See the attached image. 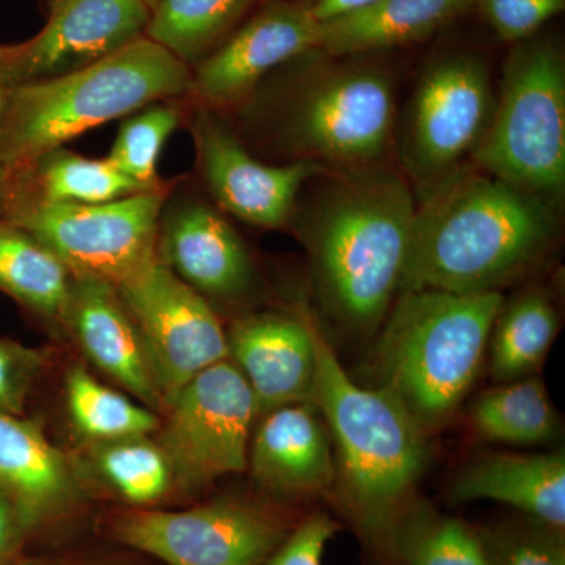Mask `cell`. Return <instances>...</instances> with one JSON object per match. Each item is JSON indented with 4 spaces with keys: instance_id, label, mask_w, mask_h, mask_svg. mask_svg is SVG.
<instances>
[{
    "instance_id": "obj_17",
    "label": "cell",
    "mask_w": 565,
    "mask_h": 565,
    "mask_svg": "<svg viewBox=\"0 0 565 565\" xmlns=\"http://www.w3.org/2000/svg\"><path fill=\"white\" fill-rule=\"evenodd\" d=\"M228 353L250 385L258 415L315 399L318 355L308 313L262 311L234 321Z\"/></svg>"
},
{
    "instance_id": "obj_12",
    "label": "cell",
    "mask_w": 565,
    "mask_h": 565,
    "mask_svg": "<svg viewBox=\"0 0 565 565\" xmlns=\"http://www.w3.org/2000/svg\"><path fill=\"white\" fill-rule=\"evenodd\" d=\"M115 288L137 323L163 404L228 359V337L212 305L158 258Z\"/></svg>"
},
{
    "instance_id": "obj_27",
    "label": "cell",
    "mask_w": 565,
    "mask_h": 565,
    "mask_svg": "<svg viewBox=\"0 0 565 565\" xmlns=\"http://www.w3.org/2000/svg\"><path fill=\"white\" fill-rule=\"evenodd\" d=\"M385 546L407 565H492L473 527L419 505L405 509Z\"/></svg>"
},
{
    "instance_id": "obj_16",
    "label": "cell",
    "mask_w": 565,
    "mask_h": 565,
    "mask_svg": "<svg viewBox=\"0 0 565 565\" xmlns=\"http://www.w3.org/2000/svg\"><path fill=\"white\" fill-rule=\"evenodd\" d=\"M156 258L206 300L239 302L258 285L250 252L228 215L182 180L163 204Z\"/></svg>"
},
{
    "instance_id": "obj_30",
    "label": "cell",
    "mask_w": 565,
    "mask_h": 565,
    "mask_svg": "<svg viewBox=\"0 0 565 565\" xmlns=\"http://www.w3.org/2000/svg\"><path fill=\"white\" fill-rule=\"evenodd\" d=\"M191 104L185 98L150 104L121 122L107 159L145 191H161L173 181L159 177V156L166 141L188 122Z\"/></svg>"
},
{
    "instance_id": "obj_32",
    "label": "cell",
    "mask_w": 565,
    "mask_h": 565,
    "mask_svg": "<svg viewBox=\"0 0 565 565\" xmlns=\"http://www.w3.org/2000/svg\"><path fill=\"white\" fill-rule=\"evenodd\" d=\"M564 10L565 0H475L473 6L494 36L509 46L537 35Z\"/></svg>"
},
{
    "instance_id": "obj_14",
    "label": "cell",
    "mask_w": 565,
    "mask_h": 565,
    "mask_svg": "<svg viewBox=\"0 0 565 565\" xmlns=\"http://www.w3.org/2000/svg\"><path fill=\"white\" fill-rule=\"evenodd\" d=\"M150 13L141 0H51L33 39L0 44V81L11 87L87 68L145 36Z\"/></svg>"
},
{
    "instance_id": "obj_39",
    "label": "cell",
    "mask_w": 565,
    "mask_h": 565,
    "mask_svg": "<svg viewBox=\"0 0 565 565\" xmlns=\"http://www.w3.org/2000/svg\"><path fill=\"white\" fill-rule=\"evenodd\" d=\"M141 2L147 3L148 9H152V6H154L156 0H141Z\"/></svg>"
},
{
    "instance_id": "obj_15",
    "label": "cell",
    "mask_w": 565,
    "mask_h": 565,
    "mask_svg": "<svg viewBox=\"0 0 565 565\" xmlns=\"http://www.w3.org/2000/svg\"><path fill=\"white\" fill-rule=\"evenodd\" d=\"M315 0H266L217 51L192 68V106L228 111L278 66L319 47Z\"/></svg>"
},
{
    "instance_id": "obj_33",
    "label": "cell",
    "mask_w": 565,
    "mask_h": 565,
    "mask_svg": "<svg viewBox=\"0 0 565 565\" xmlns=\"http://www.w3.org/2000/svg\"><path fill=\"white\" fill-rule=\"evenodd\" d=\"M43 366V353L0 338V412L24 416L29 394Z\"/></svg>"
},
{
    "instance_id": "obj_37",
    "label": "cell",
    "mask_w": 565,
    "mask_h": 565,
    "mask_svg": "<svg viewBox=\"0 0 565 565\" xmlns=\"http://www.w3.org/2000/svg\"><path fill=\"white\" fill-rule=\"evenodd\" d=\"M367 2L373 0H315V17L318 21H327L345 11L359 9Z\"/></svg>"
},
{
    "instance_id": "obj_7",
    "label": "cell",
    "mask_w": 565,
    "mask_h": 565,
    "mask_svg": "<svg viewBox=\"0 0 565 565\" xmlns=\"http://www.w3.org/2000/svg\"><path fill=\"white\" fill-rule=\"evenodd\" d=\"M473 167L563 211L565 52L556 36L539 32L512 44Z\"/></svg>"
},
{
    "instance_id": "obj_18",
    "label": "cell",
    "mask_w": 565,
    "mask_h": 565,
    "mask_svg": "<svg viewBox=\"0 0 565 565\" xmlns=\"http://www.w3.org/2000/svg\"><path fill=\"white\" fill-rule=\"evenodd\" d=\"M99 370L148 407L159 408L162 394L152 375L139 329L110 282L74 277L63 321Z\"/></svg>"
},
{
    "instance_id": "obj_26",
    "label": "cell",
    "mask_w": 565,
    "mask_h": 565,
    "mask_svg": "<svg viewBox=\"0 0 565 565\" xmlns=\"http://www.w3.org/2000/svg\"><path fill=\"white\" fill-rule=\"evenodd\" d=\"M74 275L28 232L0 218V291L33 313L63 321Z\"/></svg>"
},
{
    "instance_id": "obj_35",
    "label": "cell",
    "mask_w": 565,
    "mask_h": 565,
    "mask_svg": "<svg viewBox=\"0 0 565 565\" xmlns=\"http://www.w3.org/2000/svg\"><path fill=\"white\" fill-rule=\"evenodd\" d=\"M340 530L327 514H316L289 533L266 565H322L326 546Z\"/></svg>"
},
{
    "instance_id": "obj_31",
    "label": "cell",
    "mask_w": 565,
    "mask_h": 565,
    "mask_svg": "<svg viewBox=\"0 0 565 565\" xmlns=\"http://www.w3.org/2000/svg\"><path fill=\"white\" fill-rule=\"evenodd\" d=\"M95 463L107 484L132 504H152L174 484L172 467L161 445L147 437L96 445Z\"/></svg>"
},
{
    "instance_id": "obj_38",
    "label": "cell",
    "mask_w": 565,
    "mask_h": 565,
    "mask_svg": "<svg viewBox=\"0 0 565 565\" xmlns=\"http://www.w3.org/2000/svg\"><path fill=\"white\" fill-rule=\"evenodd\" d=\"M7 85L0 81V120H2L3 102H6ZM3 204H6V177H3L2 163H0V217H2Z\"/></svg>"
},
{
    "instance_id": "obj_9",
    "label": "cell",
    "mask_w": 565,
    "mask_h": 565,
    "mask_svg": "<svg viewBox=\"0 0 565 565\" xmlns=\"http://www.w3.org/2000/svg\"><path fill=\"white\" fill-rule=\"evenodd\" d=\"M174 182L103 204L10 203L0 218L46 245L74 277L117 286L154 262L159 218Z\"/></svg>"
},
{
    "instance_id": "obj_1",
    "label": "cell",
    "mask_w": 565,
    "mask_h": 565,
    "mask_svg": "<svg viewBox=\"0 0 565 565\" xmlns=\"http://www.w3.org/2000/svg\"><path fill=\"white\" fill-rule=\"evenodd\" d=\"M399 107V76L385 54L332 55L315 47L221 114L264 162L349 170L394 163Z\"/></svg>"
},
{
    "instance_id": "obj_3",
    "label": "cell",
    "mask_w": 565,
    "mask_h": 565,
    "mask_svg": "<svg viewBox=\"0 0 565 565\" xmlns=\"http://www.w3.org/2000/svg\"><path fill=\"white\" fill-rule=\"evenodd\" d=\"M563 211L481 170H465L416 204L399 292H501L546 262Z\"/></svg>"
},
{
    "instance_id": "obj_8",
    "label": "cell",
    "mask_w": 565,
    "mask_h": 565,
    "mask_svg": "<svg viewBox=\"0 0 565 565\" xmlns=\"http://www.w3.org/2000/svg\"><path fill=\"white\" fill-rule=\"evenodd\" d=\"M497 88L484 55L440 52L426 63L397 114L393 162L426 202L465 170L492 122Z\"/></svg>"
},
{
    "instance_id": "obj_2",
    "label": "cell",
    "mask_w": 565,
    "mask_h": 565,
    "mask_svg": "<svg viewBox=\"0 0 565 565\" xmlns=\"http://www.w3.org/2000/svg\"><path fill=\"white\" fill-rule=\"evenodd\" d=\"M415 215V193L394 163L322 169L305 182L288 228L307 248L319 303L344 329H381L399 294Z\"/></svg>"
},
{
    "instance_id": "obj_36",
    "label": "cell",
    "mask_w": 565,
    "mask_h": 565,
    "mask_svg": "<svg viewBox=\"0 0 565 565\" xmlns=\"http://www.w3.org/2000/svg\"><path fill=\"white\" fill-rule=\"evenodd\" d=\"M29 531L20 508L0 487V565H10Z\"/></svg>"
},
{
    "instance_id": "obj_19",
    "label": "cell",
    "mask_w": 565,
    "mask_h": 565,
    "mask_svg": "<svg viewBox=\"0 0 565 565\" xmlns=\"http://www.w3.org/2000/svg\"><path fill=\"white\" fill-rule=\"evenodd\" d=\"M264 415L248 448L255 481L282 497H315L330 490L337 465L332 437L318 407L289 404Z\"/></svg>"
},
{
    "instance_id": "obj_23",
    "label": "cell",
    "mask_w": 565,
    "mask_h": 565,
    "mask_svg": "<svg viewBox=\"0 0 565 565\" xmlns=\"http://www.w3.org/2000/svg\"><path fill=\"white\" fill-rule=\"evenodd\" d=\"M140 192L151 191L141 189L109 159L85 158L62 147L7 181L3 210L18 202L103 204Z\"/></svg>"
},
{
    "instance_id": "obj_21",
    "label": "cell",
    "mask_w": 565,
    "mask_h": 565,
    "mask_svg": "<svg viewBox=\"0 0 565 565\" xmlns=\"http://www.w3.org/2000/svg\"><path fill=\"white\" fill-rule=\"evenodd\" d=\"M0 487L31 530L68 508L77 494L68 460L39 424L6 412H0Z\"/></svg>"
},
{
    "instance_id": "obj_5",
    "label": "cell",
    "mask_w": 565,
    "mask_h": 565,
    "mask_svg": "<svg viewBox=\"0 0 565 565\" xmlns=\"http://www.w3.org/2000/svg\"><path fill=\"white\" fill-rule=\"evenodd\" d=\"M503 292L397 294L366 366L429 434L444 426L481 373Z\"/></svg>"
},
{
    "instance_id": "obj_11",
    "label": "cell",
    "mask_w": 565,
    "mask_h": 565,
    "mask_svg": "<svg viewBox=\"0 0 565 565\" xmlns=\"http://www.w3.org/2000/svg\"><path fill=\"white\" fill-rule=\"evenodd\" d=\"M114 533L167 565H266L289 530L275 512L221 500L188 511L129 512Z\"/></svg>"
},
{
    "instance_id": "obj_20",
    "label": "cell",
    "mask_w": 565,
    "mask_h": 565,
    "mask_svg": "<svg viewBox=\"0 0 565 565\" xmlns=\"http://www.w3.org/2000/svg\"><path fill=\"white\" fill-rule=\"evenodd\" d=\"M473 6L475 0H373L321 21L319 47L332 55L386 54L434 39Z\"/></svg>"
},
{
    "instance_id": "obj_28",
    "label": "cell",
    "mask_w": 565,
    "mask_h": 565,
    "mask_svg": "<svg viewBox=\"0 0 565 565\" xmlns=\"http://www.w3.org/2000/svg\"><path fill=\"white\" fill-rule=\"evenodd\" d=\"M471 422L482 438L508 445L545 444L556 430V415L545 386L533 377L482 394Z\"/></svg>"
},
{
    "instance_id": "obj_34",
    "label": "cell",
    "mask_w": 565,
    "mask_h": 565,
    "mask_svg": "<svg viewBox=\"0 0 565 565\" xmlns=\"http://www.w3.org/2000/svg\"><path fill=\"white\" fill-rule=\"evenodd\" d=\"M539 530L516 531L500 545L489 548L492 565H565L563 531L541 525Z\"/></svg>"
},
{
    "instance_id": "obj_6",
    "label": "cell",
    "mask_w": 565,
    "mask_h": 565,
    "mask_svg": "<svg viewBox=\"0 0 565 565\" xmlns=\"http://www.w3.org/2000/svg\"><path fill=\"white\" fill-rule=\"evenodd\" d=\"M318 375L313 404L338 452L340 494L356 527L386 545L427 463V434L384 390L345 373L315 322Z\"/></svg>"
},
{
    "instance_id": "obj_29",
    "label": "cell",
    "mask_w": 565,
    "mask_h": 565,
    "mask_svg": "<svg viewBox=\"0 0 565 565\" xmlns=\"http://www.w3.org/2000/svg\"><path fill=\"white\" fill-rule=\"evenodd\" d=\"M65 390L71 422L96 444L148 437L161 427L154 412L96 381L85 367H71Z\"/></svg>"
},
{
    "instance_id": "obj_10",
    "label": "cell",
    "mask_w": 565,
    "mask_h": 565,
    "mask_svg": "<svg viewBox=\"0 0 565 565\" xmlns=\"http://www.w3.org/2000/svg\"><path fill=\"white\" fill-rule=\"evenodd\" d=\"M166 405L169 416L159 445L172 467L173 482L182 489H199L247 470L258 407L236 364L228 359L212 364Z\"/></svg>"
},
{
    "instance_id": "obj_24",
    "label": "cell",
    "mask_w": 565,
    "mask_h": 565,
    "mask_svg": "<svg viewBox=\"0 0 565 565\" xmlns=\"http://www.w3.org/2000/svg\"><path fill=\"white\" fill-rule=\"evenodd\" d=\"M266 0H156L145 36L185 65L218 50Z\"/></svg>"
},
{
    "instance_id": "obj_25",
    "label": "cell",
    "mask_w": 565,
    "mask_h": 565,
    "mask_svg": "<svg viewBox=\"0 0 565 565\" xmlns=\"http://www.w3.org/2000/svg\"><path fill=\"white\" fill-rule=\"evenodd\" d=\"M559 330L552 297L541 288L516 294L503 302L490 334V374L494 381L530 377L544 363Z\"/></svg>"
},
{
    "instance_id": "obj_22",
    "label": "cell",
    "mask_w": 565,
    "mask_h": 565,
    "mask_svg": "<svg viewBox=\"0 0 565 565\" xmlns=\"http://www.w3.org/2000/svg\"><path fill=\"white\" fill-rule=\"evenodd\" d=\"M455 501L514 505L542 525L565 526V456L492 455L468 465L452 482Z\"/></svg>"
},
{
    "instance_id": "obj_4",
    "label": "cell",
    "mask_w": 565,
    "mask_h": 565,
    "mask_svg": "<svg viewBox=\"0 0 565 565\" xmlns=\"http://www.w3.org/2000/svg\"><path fill=\"white\" fill-rule=\"evenodd\" d=\"M192 68L147 36L87 68L7 87L0 163L7 181L90 129L185 98Z\"/></svg>"
},
{
    "instance_id": "obj_13",
    "label": "cell",
    "mask_w": 565,
    "mask_h": 565,
    "mask_svg": "<svg viewBox=\"0 0 565 565\" xmlns=\"http://www.w3.org/2000/svg\"><path fill=\"white\" fill-rule=\"evenodd\" d=\"M185 128L191 131L203 193L218 210L256 228H288L305 182L322 167L262 161L245 148L221 111L207 107L191 104Z\"/></svg>"
}]
</instances>
